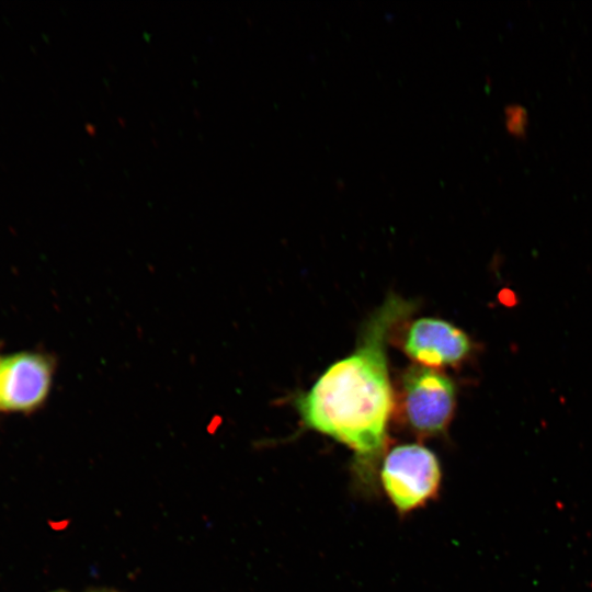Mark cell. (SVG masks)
<instances>
[{
  "instance_id": "1",
  "label": "cell",
  "mask_w": 592,
  "mask_h": 592,
  "mask_svg": "<svg viewBox=\"0 0 592 592\" xmlns=\"http://www.w3.org/2000/svg\"><path fill=\"white\" fill-rule=\"evenodd\" d=\"M413 306L390 295L364 326L350 355L330 365L293 405L303 424L353 451L363 479L375 475L392 410L386 346L391 329Z\"/></svg>"
},
{
  "instance_id": "2",
  "label": "cell",
  "mask_w": 592,
  "mask_h": 592,
  "mask_svg": "<svg viewBox=\"0 0 592 592\" xmlns=\"http://www.w3.org/2000/svg\"><path fill=\"white\" fill-rule=\"evenodd\" d=\"M380 482L401 514L423 508L439 493L442 469L436 455L418 443L391 448L382 460Z\"/></svg>"
},
{
  "instance_id": "3",
  "label": "cell",
  "mask_w": 592,
  "mask_h": 592,
  "mask_svg": "<svg viewBox=\"0 0 592 592\" xmlns=\"http://www.w3.org/2000/svg\"><path fill=\"white\" fill-rule=\"evenodd\" d=\"M57 368L53 353L39 349L0 355V413L31 415L50 396Z\"/></svg>"
},
{
  "instance_id": "4",
  "label": "cell",
  "mask_w": 592,
  "mask_h": 592,
  "mask_svg": "<svg viewBox=\"0 0 592 592\" xmlns=\"http://www.w3.org/2000/svg\"><path fill=\"white\" fill-rule=\"evenodd\" d=\"M402 409L409 426L432 436L448 426L456 406V388L443 372L413 365L402 376Z\"/></svg>"
},
{
  "instance_id": "5",
  "label": "cell",
  "mask_w": 592,
  "mask_h": 592,
  "mask_svg": "<svg viewBox=\"0 0 592 592\" xmlns=\"http://www.w3.org/2000/svg\"><path fill=\"white\" fill-rule=\"evenodd\" d=\"M471 341L453 323L431 317L412 321L403 340V351L418 365L440 368L459 364L471 352Z\"/></svg>"
},
{
  "instance_id": "6",
  "label": "cell",
  "mask_w": 592,
  "mask_h": 592,
  "mask_svg": "<svg viewBox=\"0 0 592 592\" xmlns=\"http://www.w3.org/2000/svg\"><path fill=\"white\" fill-rule=\"evenodd\" d=\"M505 127L512 135L522 137L528 126V114L521 104H510L504 107Z\"/></svg>"
},
{
  "instance_id": "7",
  "label": "cell",
  "mask_w": 592,
  "mask_h": 592,
  "mask_svg": "<svg viewBox=\"0 0 592 592\" xmlns=\"http://www.w3.org/2000/svg\"><path fill=\"white\" fill-rule=\"evenodd\" d=\"M54 592H62V591H54Z\"/></svg>"
}]
</instances>
